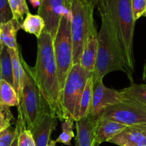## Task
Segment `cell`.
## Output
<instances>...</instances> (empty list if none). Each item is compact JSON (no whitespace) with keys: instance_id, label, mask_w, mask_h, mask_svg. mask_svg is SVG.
Masks as SVG:
<instances>
[{"instance_id":"5","label":"cell","mask_w":146,"mask_h":146,"mask_svg":"<svg viewBox=\"0 0 146 146\" xmlns=\"http://www.w3.org/2000/svg\"><path fill=\"white\" fill-rule=\"evenodd\" d=\"M94 7L83 0H72L71 35L73 47V64L80 63L84 46L90 32L95 27Z\"/></svg>"},{"instance_id":"2","label":"cell","mask_w":146,"mask_h":146,"mask_svg":"<svg viewBox=\"0 0 146 146\" xmlns=\"http://www.w3.org/2000/svg\"><path fill=\"white\" fill-rule=\"evenodd\" d=\"M98 10L105 12L113 25L125 62L126 75L133 83L135 60L133 36L135 21L133 19L131 0H100Z\"/></svg>"},{"instance_id":"31","label":"cell","mask_w":146,"mask_h":146,"mask_svg":"<svg viewBox=\"0 0 146 146\" xmlns=\"http://www.w3.org/2000/svg\"><path fill=\"white\" fill-rule=\"evenodd\" d=\"M84 2L88 3V5H91V6L94 7H95L97 5H98V2H99L100 0H83Z\"/></svg>"},{"instance_id":"15","label":"cell","mask_w":146,"mask_h":146,"mask_svg":"<svg viewBox=\"0 0 146 146\" xmlns=\"http://www.w3.org/2000/svg\"><path fill=\"white\" fill-rule=\"evenodd\" d=\"M57 125V117L51 112L46 113L38 126L32 132L36 146H47L52 133L55 130Z\"/></svg>"},{"instance_id":"3","label":"cell","mask_w":146,"mask_h":146,"mask_svg":"<svg viewBox=\"0 0 146 146\" xmlns=\"http://www.w3.org/2000/svg\"><path fill=\"white\" fill-rule=\"evenodd\" d=\"M99 12L102 25L98 35V52L93 77L103 79L113 71H122L126 74L124 59L111 20L105 12Z\"/></svg>"},{"instance_id":"11","label":"cell","mask_w":146,"mask_h":146,"mask_svg":"<svg viewBox=\"0 0 146 146\" xmlns=\"http://www.w3.org/2000/svg\"><path fill=\"white\" fill-rule=\"evenodd\" d=\"M109 143L118 146H146V125H127Z\"/></svg>"},{"instance_id":"4","label":"cell","mask_w":146,"mask_h":146,"mask_svg":"<svg viewBox=\"0 0 146 146\" xmlns=\"http://www.w3.org/2000/svg\"><path fill=\"white\" fill-rule=\"evenodd\" d=\"M19 54L25 75L18 109L19 114L22 116L26 124L27 129L32 132L38 126L46 113L50 112V110L36 83L33 67L27 64L21 55L20 52Z\"/></svg>"},{"instance_id":"19","label":"cell","mask_w":146,"mask_h":146,"mask_svg":"<svg viewBox=\"0 0 146 146\" xmlns=\"http://www.w3.org/2000/svg\"><path fill=\"white\" fill-rule=\"evenodd\" d=\"M92 91H93V74L88 78L81 98L78 120L90 115L91 104H92Z\"/></svg>"},{"instance_id":"18","label":"cell","mask_w":146,"mask_h":146,"mask_svg":"<svg viewBox=\"0 0 146 146\" xmlns=\"http://www.w3.org/2000/svg\"><path fill=\"white\" fill-rule=\"evenodd\" d=\"M45 27L44 19L38 15H32L30 12L27 15L26 18L21 25V29L27 33L34 35L38 39Z\"/></svg>"},{"instance_id":"20","label":"cell","mask_w":146,"mask_h":146,"mask_svg":"<svg viewBox=\"0 0 146 146\" xmlns=\"http://www.w3.org/2000/svg\"><path fill=\"white\" fill-rule=\"evenodd\" d=\"M0 103L7 107L19 105V97L15 89L4 80L0 82Z\"/></svg>"},{"instance_id":"13","label":"cell","mask_w":146,"mask_h":146,"mask_svg":"<svg viewBox=\"0 0 146 146\" xmlns=\"http://www.w3.org/2000/svg\"><path fill=\"white\" fill-rule=\"evenodd\" d=\"M127 125L118 122L98 117L95 125V140L98 146L104 142H109Z\"/></svg>"},{"instance_id":"14","label":"cell","mask_w":146,"mask_h":146,"mask_svg":"<svg viewBox=\"0 0 146 146\" xmlns=\"http://www.w3.org/2000/svg\"><path fill=\"white\" fill-rule=\"evenodd\" d=\"M98 32L96 27L90 32L84 46L80 64L87 71L94 72L98 52Z\"/></svg>"},{"instance_id":"27","label":"cell","mask_w":146,"mask_h":146,"mask_svg":"<svg viewBox=\"0 0 146 146\" xmlns=\"http://www.w3.org/2000/svg\"><path fill=\"white\" fill-rule=\"evenodd\" d=\"M13 19L8 0H0V24L6 23Z\"/></svg>"},{"instance_id":"21","label":"cell","mask_w":146,"mask_h":146,"mask_svg":"<svg viewBox=\"0 0 146 146\" xmlns=\"http://www.w3.org/2000/svg\"><path fill=\"white\" fill-rule=\"evenodd\" d=\"M120 92L127 99L135 101L146 106V84L137 85L133 83Z\"/></svg>"},{"instance_id":"24","label":"cell","mask_w":146,"mask_h":146,"mask_svg":"<svg viewBox=\"0 0 146 146\" xmlns=\"http://www.w3.org/2000/svg\"><path fill=\"white\" fill-rule=\"evenodd\" d=\"M8 2L13 15V19L20 22L23 20L25 15L29 13L26 0H8Z\"/></svg>"},{"instance_id":"8","label":"cell","mask_w":146,"mask_h":146,"mask_svg":"<svg viewBox=\"0 0 146 146\" xmlns=\"http://www.w3.org/2000/svg\"><path fill=\"white\" fill-rule=\"evenodd\" d=\"M98 117L125 125H146V106L125 98L122 102L108 107Z\"/></svg>"},{"instance_id":"28","label":"cell","mask_w":146,"mask_h":146,"mask_svg":"<svg viewBox=\"0 0 146 146\" xmlns=\"http://www.w3.org/2000/svg\"><path fill=\"white\" fill-rule=\"evenodd\" d=\"M13 119L9 108L0 110V132L11 125L10 121Z\"/></svg>"},{"instance_id":"6","label":"cell","mask_w":146,"mask_h":146,"mask_svg":"<svg viewBox=\"0 0 146 146\" xmlns=\"http://www.w3.org/2000/svg\"><path fill=\"white\" fill-rule=\"evenodd\" d=\"M93 72L87 71L80 63L74 64L62 91V102L69 117L78 121L81 98L88 78Z\"/></svg>"},{"instance_id":"34","label":"cell","mask_w":146,"mask_h":146,"mask_svg":"<svg viewBox=\"0 0 146 146\" xmlns=\"http://www.w3.org/2000/svg\"><path fill=\"white\" fill-rule=\"evenodd\" d=\"M3 47H4V45L3 44H2V40H1V35H0V54H1V52H2Z\"/></svg>"},{"instance_id":"1","label":"cell","mask_w":146,"mask_h":146,"mask_svg":"<svg viewBox=\"0 0 146 146\" xmlns=\"http://www.w3.org/2000/svg\"><path fill=\"white\" fill-rule=\"evenodd\" d=\"M33 72L52 114L61 122L70 118L62 102V91L57 76L53 38L45 31H43L37 39V54Z\"/></svg>"},{"instance_id":"17","label":"cell","mask_w":146,"mask_h":146,"mask_svg":"<svg viewBox=\"0 0 146 146\" xmlns=\"http://www.w3.org/2000/svg\"><path fill=\"white\" fill-rule=\"evenodd\" d=\"M11 58H12V70H13V78L14 83L13 87L17 93L19 99L20 100L22 96V85H23L24 78H25V72L20 60V54L19 50H14V49L8 48Z\"/></svg>"},{"instance_id":"23","label":"cell","mask_w":146,"mask_h":146,"mask_svg":"<svg viewBox=\"0 0 146 146\" xmlns=\"http://www.w3.org/2000/svg\"><path fill=\"white\" fill-rule=\"evenodd\" d=\"M73 121L72 118H67L62 121L61 125L62 133L55 140L56 143H62L65 145L72 146L71 140L75 137V134L73 132Z\"/></svg>"},{"instance_id":"10","label":"cell","mask_w":146,"mask_h":146,"mask_svg":"<svg viewBox=\"0 0 146 146\" xmlns=\"http://www.w3.org/2000/svg\"><path fill=\"white\" fill-rule=\"evenodd\" d=\"M125 98L120 91L106 88L102 79L93 77V91L90 115L98 117L108 107L122 102Z\"/></svg>"},{"instance_id":"22","label":"cell","mask_w":146,"mask_h":146,"mask_svg":"<svg viewBox=\"0 0 146 146\" xmlns=\"http://www.w3.org/2000/svg\"><path fill=\"white\" fill-rule=\"evenodd\" d=\"M0 67L2 72V80H5L13 86V70H12V58L8 51V47L4 45L0 54Z\"/></svg>"},{"instance_id":"30","label":"cell","mask_w":146,"mask_h":146,"mask_svg":"<svg viewBox=\"0 0 146 146\" xmlns=\"http://www.w3.org/2000/svg\"><path fill=\"white\" fill-rule=\"evenodd\" d=\"M30 3L32 4V5L33 6V7L36 8L37 7H40L41 5L42 0H29Z\"/></svg>"},{"instance_id":"33","label":"cell","mask_w":146,"mask_h":146,"mask_svg":"<svg viewBox=\"0 0 146 146\" xmlns=\"http://www.w3.org/2000/svg\"><path fill=\"white\" fill-rule=\"evenodd\" d=\"M56 144H57V143H56L55 140H51V139H50V142H49L47 146H57V145Z\"/></svg>"},{"instance_id":"29","label":"cell","mask_w":146,"mask_h":146,"mask_svg":"<svg viewBox=\"0 0 146 146\" xmlns=\"http://www.w3.org/2000/svg\"><path fill=\"white\" fill-rule=\"evenodd\" d=\"M19 130H20V125L19 123L17 122V127H16V135H15V140H14L13 143H12L11 146H18V138H19Z\"/></svg>"},{"instance_id":"16","label":"cell","mask_w":146,"mask_h":146,"mask_svg":"<svg viewBox=\"0 0 146 146\" xmlns=\"http://www.w3.org/2000/svg\"><path fill=\"white\" fill-rule=\"evenodd\" d=\"M20 22L15 19L6 23L0 24V35L3 45L8 48L18 50L17 42V34L21 29Z\"/></svg>"},{"instance_id":"26","label":"cell","mask_w":146,"mask_h":146,"mask_svg":"<svg viewBox=\"0 0 146 146\" xmlns=\"http://www.w3.org/2000/svg\"><path fill=\"white\" fill-rule=\"evenodd\" d=\"M131 8L133 19L136 22L146 11V0H131Z\"/></svg>"},{"instance_id":"36","label":"cell","mask_w":146,"mask_h":146,"mask_svg":"<svg viewBox=\"0 0 146 146\" xmlns=\"http://www.w3.org/2000/svg\"><path fill=\"white\" fill-rule=\"evenodd\" d=\"M143 16L145 17H146V11H145V13H144V15H143Z\"/></svg>"},{"instance_id":"32","label":"cell","mask_w":146,"mask_h":146,"mask_svg":"<svg viewBox=\"0 0 146 146\" xmlns=\"http://www.w3.org/2000/svg\"><path fill=\"white\" fill-rule=\"evenodd\" d=\"M143 80L146 82V60L144 64V68H143Z\"/></svg>"},{"instance_id":"7","label":"cell","mask_w":146,"mask_h":146,"mask_svg":"<svg viewBox=\"0 0 146 146\" xmlns=\"http://www.w3.org/2000/svg\"><path fill=\"white\" fill-rule=\"evenodd\" d=\"M53 48L59 84L62 91L67 75L73 65L71 23L68 18L62 17L60 20L57 35L53 39Z\"/></svg>"},{"instance_id":"12","label":"cell","mask_w":146,"mask_h":146,"mask_svg":"<svg viewBox=\"0 0 146 146\" xmlns=\"http://www.w3.org/2000/svg\"><path fill=\"white\" fill-rule=\"evenodd\" d=\"M97 117L89 115L76 121L75 146H98L95 140Z\"/></svg>"},{"instance_id":"9","label":"cell","mask_w":146,"mask_h":146,"mask_svg":"<svg viewBox=\"0 0 146 146\" xmlns=\"http://www.w3.org/2000/svg\"><path fill=\"white\" fill-rule=\"evenodd\" d=\"M71 5L72 0H42L37 15L44 19V31L48 32L53 39L57 35L62 18L71 20Z\"/></svg>"},{"instance_id":"35","label":"cell","mask_w":146,"mask_h":146,"mask_svg":"<svg viewBox=\"0 0 146 146\" xmlns=\"http://www.w3.org/2000/svg\"><path fill=\"white\" fill-rule=\"evenodd\" d=\"M2 72H1V67H0V82L2 81Z\"/></svg>"},{"instance_id":"25","label":"cell","mask_w":146,"mask_h":146,"mask_svg":"<svg viewBox=\"0 0 146 146\" xmlns=\"http://www.w3.org/2000/svg\"><path fill=\"white\" fill-rule=\"evenodd\" d=\"M16 133V128H13L11 125L0 132V146L12 145Z\"/></svg>"}]
</instances>
